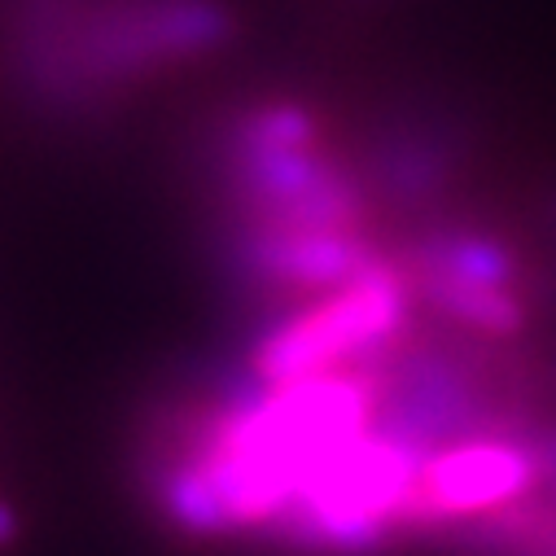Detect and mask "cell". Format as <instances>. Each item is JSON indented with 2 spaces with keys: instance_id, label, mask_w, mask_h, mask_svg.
Here are the masks:
<instances>
[{
  "instance_id": "5b68a950",
  "label": "cell",
  "mask_w": 556,
  "mask_h": 556,
  "mask_svg": "<svg viewBox=\"0 0 556 556\" xmlns=\"http://www.w3.org/2000/svg\"><path fill=\"white\" fill-rule=\"evenodd\" d=\"M245 271L276 290H338L377 263L372 245L351 228H263L245 237Z\"/></svg>"
},
{
  "instance_id": "52a82bcc",
  "label": "cell",
  "mask_w": 556,
  "mask_h": 556,
  "mask_svg": "<svg viewBox=\"0 0 556 556\" xmlns=\"http://www.w3.org/2000/svg\"><path fill=\"white\" fill-rule=\"evenodd\" d=\"M426 299L447 316L478 333H517L526 312L513 290L500 286H460V281H421Z\"/></svg>"
},
{
  "instance_id": "3957f363",
  "label": "cell",
  "mask_w": 556,
  "mask_h": 556,
  "mask_svg": "<svg viewBox=\"0 0 556 556\" xmlns=\"http://www.w3.org/2000/svg\"><path fill=\"white\" fill-rule=\"evenodd\" d=\"M407 312L412 281L403 276V267L377 258L355 281L325 290V299L267 329L250 355V372L258 386H281L338 368H359L368 355L394 346L407 325Z\"/></svg>"
},
{
  "instance_id": "8992f818",
  "label": "cell",
  "mask_w": 556,
  "mask_h": 556,
  "mask_svg": "<svg viewBox=\"0 0 556 556\" xmlns=\"http://www.w3.org/2000/svg\"><path fill=\"white\" fill-rule=\"evenodd\" d=\"M513 254L478 232H443L416 258V281H460V286H500L513 290Z\"/></svg>"
},
{
  "instance_id": "ba28073f",
  "label": "cell",
  "mask_w": 556,
  "mask_h": 556,
  "mask_svg": "<svg viewBox=\"0 0 556 556\" xmlns=\"http://www.w3.org/2000/svg\"><path fill=\"white\" fill-rule=\"evenodd\" d=\"M14 534H18V517H14L5 504H0V547H5Z\"/></svg>"
},
{
  "instance_id": "277c9868",
  "label": "cell",
  "mask_w": 556,
  "mask_h": 556,
  "mask_svg": "<svg viewBox=\"0 0 556 556\" xmlns=\"http://www.w3.org/2000/svg\"><path fill=\"white\" fill-rule=\"evenodd\" d=\"M539 482H543V452L530 443L500 434H482V439L469 434L439 443L416 469V482L399 517V534L491 521L513 504L530 500Z\"/></svg>"
},
{
  "instance_id": "7a4b0ae2",
  "label": "cell",
  "mask_w": 556,
  "mask_h": 556,
  "mask_svg": "<svg viewBox=\"0 0 556 556\" xmlns=\"http://www.w3.org/2000/svg\"><path fill=\"white\" fill-rule=\"evenodd\" d=\"M426 447L403 430L377 426L333 452L299 491L290 513L276 521V539L316 556H364L399 534V517Z\"/></svg>"
},
{
  "instance_id": "6da1fadb",
  "label": "cell",
  "mask_w": 556,
  "mask_h": 556,
  "mask_svg": "<svg viewBox=\"0 0 556 556\" xmlns=\"http://www.w3.org/2000/svg\"><path fill=\"white\" fill-rule=\"evenodd\" d=\"M368 364L258 386L211 407L159 473V508L185 534H271L303 482L381 416Z\"/></svg>"
}]
</instances>
